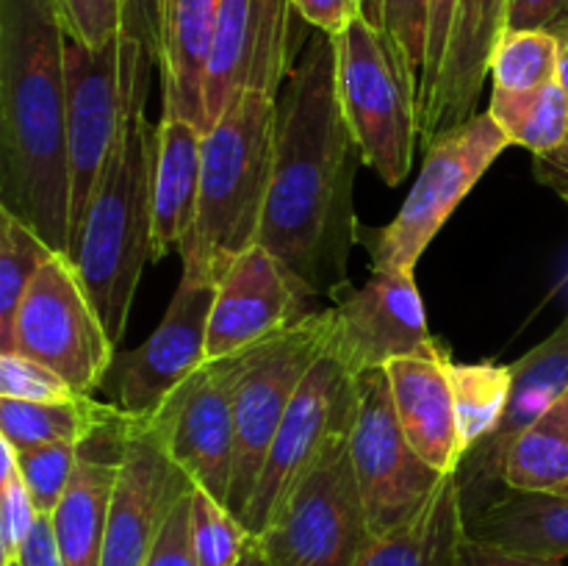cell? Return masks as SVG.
Returning a JSON list of instances; mask_svg holds the SVG:
<instances>
[{
    "label": "cell",
    "mask_w": 568,
    "mask_h": 566,
    "mask_svg": "<svg viewBox=\"0 0 568 566\" xmlns=\"http://www.w3.org/2000/svg\"><path fill=\"white\" fill-rule=\"evenodd\" d=\"M358 144L338 100L336 39L316 33L277 100L275 164L258 244L275 253L314 297L347 292L358 244Z\"/></svg>",
    "instance_id": "obj_1"
},
{
    "label": "cell",
    "mask_w": 568,
    "mask_h": 566,
    "mask_svg": "<svg viewBox=\"0 0 568 566\" xmlns=\"http://www.w3.org/2000/svg\"><path fill=\"white\" fill-rule=\"evenodd\" d=\"M67 28L59 0H0V205L70 255Z\"/></svg>",
    "instance_id": "obj_2"
},
{
    "label": "cell",
    "mask_w": 568,
    "mask_h": 566,
    "mask_svg": "<svg viewBox=\"0 0 568 566\" xmlns=\"http://www.w3.org/2000/svg\"><path fill=\"white\" fill-rule=\"evenodd\" d=\"M277 137V94L244 89L203 137V178L194 228L183 247V275L211 283L236 255L258 244Z\"/></svg>",
    "instance_id": "obj_3"
},
{
    "label": "cell",
    "mask_w": 568,
    "mask_h": 566,
    "mask_svg": "<svg viewBox=\"0 0 568 566\" xmlns=\"http://www.w3.org/2000/svg\"><path fill=\"white\" fill-rule=\"evenodd\" d=\"M148 87L142 83L133 98L120 142L70 250L72 266L114 344L125 336L139 277L144 264L153 261L150 178L155 122L144 114Z\"/></svg>",
    "instance_id": "obj_4"
},
{
    "label": "cell",
    "mask_w": 568,
    "mask_h": 566,
    "mask_svg": "<svg viewBox=\"0 0 568 566\" xmlns=\"http://www.w3.org/2000/svg\"><path fill=\"white\" fill-rule=\"evenodd\" d=\"M333 39L338 100L361 161L388 186H397L410 172L419 144V70L366 17Z\"/></svg>",
    "instance_id": "obj_5"
},
{
    "label": "cell",
    "mask_w": 568,
    "mask_h": 566,
    "mask_svg": "<svg viewBox=\"0 0 568 566\" xmlns=\"http://www.w3.org/2000/svg\"><path fill=\"white\" fill-rule=\"evenodd\" d=\"M155 55L120 33L92 50L67 33V155H70V250L105 164L125 128L139 87L150 83ZM70 259V255H67Z\"/></svg>",
    "instance_id": "obj_6"
},
{
    "label": "cell",
    "mask_w": 568,
    "mask_h": 566,
    "mask_svg": "<svg viewBox=\"0 0 568 566\" xmlns=\"http://www.w3.org/2000/svg\"><path fill=\"white\" fill-rule=\"evenodd\" d=\"M508 144L488 111L433 139L397 216L383 228L361 225L358 244L369 255L372 272H416L422 253Z\"/></svg>",
    "instance_id": "obj_7"
},
{
    "label": "cell",
    "mask_w": 568,
    "mask_h": 566,
    "mask_svg": "<svg viewBox=\"0 0 568 566\" xmlns=\"http://www.w3.org/2000/svg\"><path fill=\"white\" fill-rule=\"evenodd\" d=\"M372 530L349 455V433L325 449L314 469L258 536L270 566H355Z\"/></svg>",
    "instance_id": "obj_8"
},
{
    "label": "cell",
    "mask_w": 568,
    "mask_h": 566,
    "mask_svg": "<svg viewBox=\"0 0 568 566\" xmlns=\"http://www.w3.org/2000/svg\"><path fill=\"white\" fill-rule=\"evenodd\" d=\"M11 350L59 372L81 394L109 377L116 344L67 255L55 253L28 286L3 353Z\"/></svg>",
    "instance_id": "obj_9"
},
{
    "label": "cell",
    "mask_w": 568,
    "mask_h": 566,
    "mask_svg": "<svg viewBox=\"0 0 568 566\" xmlns=\"http://www.w3.org/2000/svg\"><path fill=\"white\" fill-rule=\"evenodd\" d=\"M325 350V311H314L300 325L288 327L244 353L236 400H233L236 449H233V475L231 492H227V508L239 519L247 511L272 438H275L300 383Z\"/></svg>",
    "instance_id": "obj_10"
},
{
    "label": "cell",
    "mask_w": 568,
    "mask_h": 566,
    "mask_svg": "<svg viewBox=\"0 0 568 566\" xmlns=\"http://www.w3.org/2000/svg\"><path fill=\"white\" fill-rule=\"evenodd\" d=\"M358 386L342 361L322 353L300 383L281 427L270 444L253 497L242 516V525L255 538L270 527L292 488L314 469L316 461L338 436H347L355 422Z\"/></svg>",
    "instance_id": "obj_11"
},
{
    "label": "cell",
    "mask_w": 568,
    "mask_h": 566,
    "mask_svg": "<svg viewBox=\"0 0 568 566\" xmlns=\"http://www.w3.org/2000/svg\"><path fill=\"white\" fill-rule=\"evenodd\" d=\"M355 386L358 405L349 431V455L372 536H383L414 519L447 475L433 469L405 438L386 370L364 372L355 377Z\"/></svg>",
    "instance_id": "obj_12"
},
{
    "label": "cell",
    "mask_w": 568,
    "mask_h": 566,
    "mask_svg": "<svg viewBox=\"0 0 568 566\" xmlns=\"http://www.w3.org/2000/svg\"><path fill=\"white\" fill-rule=\"evenodd\" d=\"M327 350L353 377L386 370L388 361L438 355L444 344L427 327L416 272H372L361 289H347L325 309Z\"/></svg>",
    "instance_id": "obj_13"
},
{
    "label": "cell",
    "mask_w": 568,
    "mask_h": 566,
    "mask_svg": "<svg viewBox=\"0 0 568 566\" xmlns=\"http://www.w3.org/2000/svg\"><path fill=\"white\" fill-rule=\"evenodd\" d=\"M244 353L205 361L192 377L148 420L166 455L186 472L192 486L205 488L227 505L236 449V383Z\"/></svg>",
    "instance_id": "obj_14"
},
{
    "label": "cell",
    "mask_w": 568,
    "mask_h": 566,
    "mask_svg": "<svg viewBox=\"0 0 568 566\" xmlns=\"http://www.w3.org/2000/svg\"><path fill=\"white\" fill-rule=\"evenodd\" d=\"M214 292L211 283L181 277L159 327L136 350L116 353L109 372L116 408L136 422H148L205 364Z\"/></svg>",
    "instance_id": "obj_15"
},
{
    "label": "cell",
    "mask_w": 568,
    "mask_h": 566,
    "mask_svg": "<svg viewBox=\"0 0 568 566\" xmlns=\"http://www.w3.org/2000/svg\"><path fill=\"white\" fill-rule=\"evenodd\" d=\"M292 0H220L205 75L209 128L244 89L277 94L292 72Z\"/></svg>",
    "instance_id": "obj_16"
},
{
    "label": "cell",
    "mask_w": 568,
    "mask_h": 566,
    "mask_svg": "<svg viewBox=\"0 0 568 566\" xmlns=\"http://www.w3.org/2000/svg\"><path fill=\"white\" fill-rule=\"evenodd\" d=\"M314 294L264 244H253L216 281L205 361L227 358L308 320Z\"/></svg>",
    "instance_id": "obj_17"
},
{
    "label": "cell",
    "mask_w": 568,
    "mask_h": 566,
    "mask_svg": "<svg viewBox=\"0 0 568 566\" xmlns=\"http://www.w3.org/2000/svg\"><path fill=\"white\" fill-rule=\"evenodd\" d=\"M189 492L192 481L166 455L153 427L133 420L120 438V475L100 566H144L172 508Z\"/></svg>",
    "instance_id": "obj_18"
},
{
    "label": "cell",
    "mask_w": 568,
    "mask_h": 566,
    "mask_svg": "<svg viewBox=\"0 0 568 566\" xmlns=\"http://www.w3.org/2000/svg\"><path fill=\"white\" fill-rule=\"evenodd\" d=\"M505 20L508 0H458L442 81L433 105L419 120V142L430 144L444 131L475 117L483 83L491 72L494 50L505 33Z\"/></svg>",
    "instance_id": "obj_19"
},
{
    "label": "cell",
    "mask_w": 568,
    "mask_h": 566,
    "mask_svg": "<svg viewBox=\"0 0 568 566\" xmlns=\"http://www.w3.org/2000/svg\"><path fill=\"white\" fill-rule=\"evenodd\" d=\"M449 353L410 355L386 364L392 403L410 447L442 475H458L466 461L455 416Z\"/></svg>",
    "instance_id": "obj_20"
},
{
    "label": "cell",
    "mask_w": 568,
    "mask_h": 566,
    "mask_svg": "<svg viewBox=\"0 0 568 566\" xmlns=\"http://www.w3.org/2000/svg\"><path fill=\"white\" fill-rule=\"evenodd\" d=\"M203 128L183 117L161 114L155 125L153 178H150L155 261L178 253L194 228L200 178H203Z\"/></svg>",
    "instance_id": "obj_21"
},
{
    "label": "cell",
    "mask_w": 568,
    "mask_h": 566,
    "mask_svg": "<svg viewBox=\"0 0 568 566\" xmlns=\"http://www.w3.org/2000/svg\"><path fill=\"white\" fill-rule=\"evenodd\" d=\"M466 536L477 547L519 558H568V494L505 488L466 505Z\"/></svg>",
    "instance_id": "obj_22"
},
{
    "label": "cell",
    "mask_w": 568,
    "mask_h": 566,
    "mask_svg": "<svg viewBox=\"0 0 568 566\" xmlns=\"http://www.w3.org/2000/svg\"><path fill=\"white\" fill-rule=\"evenodd\" d=\"M220 0H159V70L164 114L209 131L205 75Z\"/></svg>",
    "instance_id": "obj_23"
},
{
    "label": "cell",
    "mask_w": 568,
    "mask_h": 566,
    "mask_svg": "<svg viewBox=\"0 0 568 566\" xmlns=\"http://www.w3.org/2000/svg\"><path fill=\"white\" fill-rule=\"evenodd\" d=\"M510 370H514V388H510V403L503 425L486 444L471 449L464 461V466H469L475 477L499 481L505 455H508L514 438L527 431L532 422L541 420L560 397L568 394V316L552 336L521 355L516 364H510Z\"/></svg>",
    "instance_id": "obj_24"
},
{
    "label": "cell",
    "mask_w": 568,
    "mask_h": 566,
    "mask_svg": "<svg viewBox=\"0 0 568 566\" xmlns=\"http://www.w3.org/2000/svg\"><path fill=\"white\" fill-rule=\"evenodd\" d=\"M466 547L464 486L458 475H447L414 519L372 536L355 566H464Z\"/></svg>",
    "instance_id": "obj_25"
},
{
    "label": "cell",
    "mask_w": 568,
    "mask_h": 566,
    "mask_svg": "<svg viewBox=\"0 0 568 566\" xmlns=\"http://www.w3.org/2000/svg\"><path fill=\"white\" fill-rule=\"evenodd\" d=\"M120 475V455L83 453L64 497L50 514L53 536L59 544L64 566H100L103 564L105 525H109L111 494Z\"/></svg>",
    "instance_id": "obj_26"
},
{
    "label": "cell",
    "mask_w": 568,
    "mask_h": 566,
    "mask_svg": "<svg viewBox=\"0 0 568 566\" xmlns=\"http://www.w3.org/2000/svg\"><path fill=\"white\" fill-rule=\"evenodd\" d=\"M133 416L116 405L98 403L92 394H83L67 403H22L0 397V438L14 449L39 447V444H83L98 436L120 433Z\"/></svg>",
    "instance_id": "obj_27"
},
{
    "label": "cell",
    "mask_w": 568,
    "mask_h": 566,
    "mask_svg": "<svg viewBox=\"0 0 568 566\" xmlns=\"http://www.w3.org/2000/svg\"><path fill=\"white\" fill-rule=\"evenodd\" d=\"M499 483L519 492H558L568 483V394L514 438Z\"/></svg>",
    "instance_id": "obj_28"
},
{
    "label": "cell",
    "mask_w": 568,
    "mask_h": 566,
    "mask_svg": "<svg viewBox=\"0 0 568 566\" xmlns=\"http://www.w3.org/2000/svg\"><path fill=\"white\" fill-rule=\"evenodd\" d=\"M488 114L494 117L510 144L547 159L564 150L568 137V94L558 81L530 92L491 89Z\"/></svg>",
    "instance_id": "obj_29"
},
{
    "label": "cell",
    "mask_w": 568,
    "mask_h": 566,
    "mask_svg": "<svg viewBox=\"0 0 568 566\" xmlns=\"http://www.w3.org/2000/svg\"><path fill=\"white\" fill-rule=\"evenodd\" d=\"M455 416H458L460 442L466 455L486 444L499 431L514 388V370L494 361L480 364H455L449 358Z\"/></svg>",
    "instance_id": "obj_30"
},
{
    "label": "cell",
    "mask_w": 568,
    "mask_h": 566,
    "mask_svg": "<svg viewBox=\"0 0 568 566\" xmlns=\"http://www.w3.org/2000/svg\"><path fill=\"white\" fill-rule=\"evenodd\" d=\"M53 255L55 250L26 220L0 205V353L9 347L20 300Z\"/></svg>",
    "instance_id": "obj_31"
},
{
    "label": "cell",
    "mask_w": 568,
    "mask_h": 566,
    "mask_svg": "<svg viewBox=\"0 0 568 566\" xmlns=\"http://www.w3.org/2000/svg\"><path fill=\"white\" fill-rule=\"evenodd\" d=\"M564 44L552 31H505L491 59L494 89L530 92L558 81Z\"/></svg>",
    "instance_id": "obj_32"
},
{
    "label": "cell",
    "mask_w": 568,
    "mask_h": 566,
    "mask_svg": "<svg viewBox=\"0 0 568 566\" xmlns=\"http://www.w3.org/2000/svg\"><path fill=\"white\" fill-rule=\"evenodd\" d=\"M189 533L197 566H236L255 538L225 503L200 486L192 488Z\"/></svg>",
    "instance_id": "obj_33"
},
{
    "label": "cell",
    "mask_w": 568,
    "mask_h": 566,
    "mask_svg": "<svg viewBox=\"0 0 568 566\" xmlns=\"http://www.w3.org/2000/svg\"><path fill=\"white\" fill-rule=\"evenodd\" d=\"M14 453L39 516H50L81 464V447L78 444H39V447L14 449Z\"/></svg>",
    "instance_id": "obj_34"
},
{
    "label": "cell",
    "mask_w": 568,
    "mask_h": 566,
    "mask_svg": "<svg viewBox=\"0 0 568 566\" xmlns=\"http://www.w3.org/2000/svg\"><path fill=\"white\" fill-rule=\"evenodd\" d=\"M37 519L39 511L20 475L14 447L3 442V472H0V553H3V560H14L20 555Z\"/></svg>",
    "instance_id": "obj_35"
},
{
    "label": "cell",
    "mask_w": 568,
    "mask_h": 566,
    "mask_svg": "<svg viewBox=\"0 0 568 566\" xmlns=\"http://www.w3.org/2000/svg\"><path fill=\"white\" fill-rule=\"evenodd\" d=\"M0 397L22 403H67L83 397L59 372L22 353H0Z\"/></svg>",
    "instance_id": "obj_36"
},
{
    "label": "cell",
    "mask_w": 568,
    "mask_h": 566,
    "mask_svg": "<svg viewBox=\"0 0 568 566\" xmlns=\"http://www.w3.org/2000/svg\"><path fill=\"white\" fill-rule=\"evenodd\" d=\"M427 14L430 0H366L364 9L366 20L386 31L419 72L425 64Z\"/></svg>",
    "instance_id": "obj_37"
},
{
    "label": "cell",
    "mask_w": 568,
    "mask_h": 566,
    "mask_svg": "<svg viewBox=\"0 0 568 566\" xmlns=\"http://www.w3.org/2000/svg\"><path fill=\"white\" fill-rule=\"evenodd\" d=\"M59 11L67 33L92 50L122 33L120 0H59Z\"/></svg>",
    "instance_id": "obj_38"
},
{
    "label": "cell",
    "mask_w": 568,
    "mask_h": 566,
    "mask_svg": "<svg viewBox=\"0 0 568 566\" xmlns=\"http://www.w3.org/2000/svg\"><path fill=\"white\" fill-rule=\"evenodd\" d=\"M455 11L458 0H430V14H427V48L425 64L419 72V120L436 98L438 81H442L444 59H447L449 37H453Z\"/></svg>",
    "instance_id": "obj_39"
},
{
    "label": "cell",
    "mask_w": 568,
    "mask_h": 566,
    "mask_svg": "<svg viewBox=\"0 0 568 566\" xmlns=\"http://www.w3.org/2000/svg\"><path fill=\"white\" fill-rule=\"evenodd\" d=\"M189 511H192V492L183 494L175 503L144 566H197L192 549V533H189Z\"/></svg>",
    "instance_id": "obj_40"
},
{
    "label": "cell",
    "mask_w": 568,
    "mask_h": 566,
    "mask_svg": "<svg viewBox=\"0 0 568 566\" xmlns=\"http://www.w3.org/2000/svg\"><path fill=\"white\" fill-rule=\"evenodd\" d=\"M292 9L305 26L327 37H338L364 17L366 0H292Z\"/></svg>",
    "instance_id": "obj_41"
},
{
    "label": "cell",
    "mask_w": 568,
    "mask_h": 566,
    "mask_svg": "<svg viewBox=\"0 0 568 566\" xmlns=\"http://www.w3.org/2000/svg\"><path fill=\"white\" fill-rule=\"evenodd\" d=\"M122 37L142 44L159 61V0H120Z\"/></svg>",
    "instance_id": "obj_42"
},
{
    "label": "cell",
    "mask_w": 568,
    "mask_h": 566,
    "mask_svg": "<svg viewBox=\"0 0 568 566\" xmlns=\"http://www.w3.org/2000/svg\"><path fill=\"white\" fill-rule=\"evenodd\" d=\"M568 11V0H508L505 31H549Z\"/></svg>",
    "instance_id": "obj_43"
},
{
    "label": "cell",
    "mask_w": 568,
    "mask_h": 566,
    "mask_svg": "<svg viewBox=\"0 0 568 566\" xmlns=\"http://www.w3.org/2000/svg\"><path fill=\"white\" fill-rule=\"evenodd\" d=\"M17 560H20L22 566H64L61 564L59 544H55L53 522H50V516H39L31 536H28L26 544H22Z\"/></svg>",
    "instance_id": "obj_44"
},
{
    "label": "cell",
    "mask_w": 568,
    "mask_h": 566,
    "mask_svg": "<svg viewBox=\"0 0 568 566\" xmlns=\"http://www.w3.org/2000/svg\"><path fill=\"white\" fill-rule=\"evenodd\" d=\"M464 566H564L560 560H541V558H519V555L494 553V549L477 547L469 542L466 547V564Z\"/></svg>",
    "instance_id": "obj_45"
},
{
    "label": "cell",
    "mask_w": 568,
    "mask_h": 566,
    "mask_svg": "<svg viewBox=\"0 0 568 566\" xmlns=\"http://www.w3.org/2000/svg\"><path fill=\"white\" fill-rule=\"evenodd\" d=\"M536 172L544 183L555 189L568 205V161L558 155H547V159H536Z\"/></svg>",
    "instance_id": "obj_46"
},
{
    "label": "cell",
    "mask_w": 568,
    "mask_h": 566,
    "mask_svg": "<svg viewBox=\"0 0 568 566\" xmlns=\"http://www.w3.org/2000/svg\"><path fill=\"white\" fill-rule=\"evenodd\" d=\"M236 566H270V560H266L264 549H261L258 538H253V544L247 547V553L242 555V560H239Z\"/></svg>",
    "instance_id": "obj_47"
},
{
    "label": "cell",
    "mask_w": 568,
    "mask_h": 566,
    "mask_svg": "<svg viewBox=\"0 0 568 566\" xmlns=\"http://www.w3.org/2000/svg\"><path fill=\"white\" fill-rule=\"evenodd\" d=\"M549 31H552L555 37L560 39V44H564V48H566V44H568V11H566L564 17H560L558 22H555L552 28H549Z\"/></svg>",
    "instance_id": "obj_48"
},
{
    "label": "cell",
    "mask_w": 568,
    "mask_h": 566,
    "mask_svg": "<svg viewBox=\"0 0 568 566\" xmlns=\"http://www.w3.org/2000/svg\"><path fill=\"white\" fill-rule=\"evenodd\" d=\"M558 83L566 89L568 94V44L564 48V53H560V70H558Z\"/></svg>",
    "instance_id": "obj_49"
},
{
    "label": "cell",
    "mask_w": 568,
    "mask_h": 566,
    "mask_svg": "<svg viewBox=\"0 0 568 566\" xmlns=\"http://www.w3.org/2000/svg\"><path fill=\"white\" fill-rule=\"evenodd\" d=\"M558 155V159H566L568 161V137H566V144H564V150H560V153H555Z\"/></svg>",
    "instance_id": "obj_50"
},
{
    "label": "cell",
    "mask_w": 568,
    "mask_h": 566,
    "mask_svg": "<svg viewBox=\"0 0 568 566\" xmlns=\"http://www.w3.org/2000/svg\"><path fill=\"white\" fill-rule=\"evenodd\" d=\"M3 566H22V564L14 558V560H3Z\"/></svg>",
    "instance_id": "obj_51"
},
{
    "label": "cell",
    "mask_w": 568,
    "mask_h": 566,
    "mask_svg": "<svg viewBox=\"0 0 568 566\" xmlns=\"http://www.w3.org/2000/svg\"><path fill=\"white\" fill-rule=\"evenodd\" d=\"M558 492H560V494H568V483H566V486H564V488H558Z\"/></svg>",
    "instance_id": "obj_52"
}]
</instances>
